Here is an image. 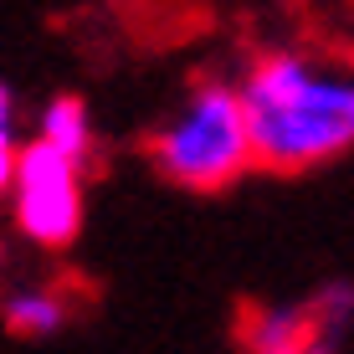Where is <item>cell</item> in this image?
<instances>
[{"label":"cell","instance_id":"1","mask_svg":"<svg viewBox=\"0 0 354 354\" xmlns=\"http://www.w3.org/2000/svg\"><path fill=\"white\" fill-rule=\"evenodd\" d=\"M252 160L277 175L328 165L354 149V67L313 52H267L236 82Z\"/></svg>","mask_w":354,"mask_h":354},{"label":"cell","instance_id":"2","mask_svg":"<svg viewBox=\"0 0 354 354\" xmlns=\"http://www.w3.org/2000/svg\"><path fill=\"white\" fill-rule=\"evenodd\" d=\"M154 169L180 190L216 195L236 185L252 165V129L241 93L221 77H201L195 88L175 103V113L154 129L149 139Z\"/></svg>","mask_w":354,"mask_h":354},{"label":"cell","instance_id":"3","mask_svg":"<svg viewBox=\"0 0 354 354\" xmlns=\"http://www.w3.org/2000/svg\"><path fill=\"white\" fill-rule=\"evenodd\" d=\"M16 231L31 247H67L82 231V160L52 149L46 139L21 144L16 154V175H10L6 195Z\"/></svg>","mask_w":354,"mask_h":354},{"label":"cell","instance_id":"4","mask_svg":"<svg viewBox=\"0 0 354 354\" xmlns=\"http://www.w3.org/2000/svg\"><path fill=\"white\" fill-rule=\"evenodd\" d=\"M349 324H354V288L328 283L303 303L247 308L241 349L247 354H339Z\"/></svg>","mask_w":354,"mask_h":354},{"label":"cell","instance_id":"5","mask_svg":"<svg viewBox=\"0 0 354 354\" xmlns=\"http://www.w3.org/2000/svg\"><path fill=\"white\" fill-rule=\"evenodd\" d=\"M0 319L16 339H52L72 324V298L46 283H21L0 298Z\"/></svg>","mask_w":354,"mask_h":354},{"label":"cell","instance_id":"6","mask_svg":"<svg viewBox=\"0 0 354 354\" xmlns=\"http://www.w3.org/2000/svg\"><path fill=\"white\" fill-rule=\"evenodd\" d=\"M36 139H46L52 149L72 154V160L88 165L93 160V118H88V103L72 93H57L52 103L41 108V118H36Z\"/></svg>","mask_w":354,"mask_h":354},{"label":"cell","instance_id":"7","mask_svg":"<svg viewBox=\"0 0 354 354\" xmlns=\"http://www.w3.org/2000/svg\"><path fill=\"white\" fill-rule=\"evenodd\" d=\"M16 154H21V144H16V129H0V205H6V195H10V175H16Z\"/></svg>","mask_w":354,"mask_h":354},{"label":"cell","instance_id":"8","mask_svg":"<svg viewBox=\"0 0 354 354\" xmlns=\"http://www.w3.org/2000/svg\"><path fill=\"white\" fill-rule=\"evenodd\" d=\"M16 118H21V103H16V93L0 82V129H16Z\"/></svg>","mask_w":354,"mask_h":354}]
</instances>
